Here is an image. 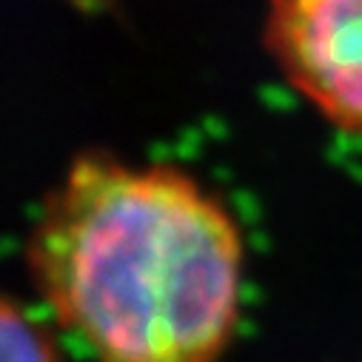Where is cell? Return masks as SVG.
<instances>
[{
    "instance_id": "1",
    "label": "cell",
    "mask_w": 362,
    "mask_h": 362,
    "mask_svg": "<svg viewBox=\"0 0 362 362\" xmlns=\"http://www.w3.org/2000/svg\"><path fill=\"white\" fill-rule=\"evenodd\" d=\"M26 262L95 362H217L240 320L237 220L165 163L74 157L43 200Z\"/></svg>"
},
{
    "instance_id": "2",
    "label": "cell",
    "mask_w": 362,
    "mask_h": 362,
    "mask_svg": "<svg viewBox=\"0 0 362 362\" xmlns=\"http://www.w3.org/2000/svg\"><path fill=\"white\" fill-rule=\"evenodd\" d=\"M268 49L328 123L362 132V0H268Z\"/></svg>"
},
{
    "instance_id": "3",
    "label": "cell",
    "mask_w": 362,
    "mask_h": 362,
    "mask_svg": "<svg viewBox=\"0 0 362 362\" xmlns=\"http://www.w3.org/2000/svg\"><path fill=\"white\" fill-rule=\"evenodd\" d=\"M4 362H57L54 339L40 322L21 311L12 300L4 303Z\"/></svg>"
}]
</instances>
